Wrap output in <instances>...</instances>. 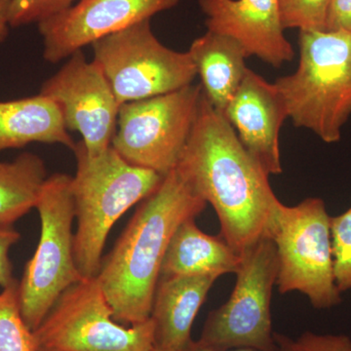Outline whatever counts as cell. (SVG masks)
<instances>
[{
  "label": "cell",
  "mask_w": 351,
  "mask_h": 351,
  "mask_svg": "<svg viewBox=\"0 0 351 351\" xmlns=\"http://www.w3.org/2000/svg\"><path fill=\"white\" fill-rule=\"evenodd\" d=\"M0 351H38L34 331L21 313L19 281L0 292Z\"/></svg>",
  "instance_id": "cell-20"
},
{
  "label": "cell",
  "mask_w": 351,
  "mask_h": 351,
  "mask_svg": "<svg viewBox=\"0 0 351 351\" xmlns=\"http://www.w3.org/2000/svg\"><path fill=\"white\" fill-rule=\"evenodd\" d=\"M39 93L59 106L66 128L82 135L90 156L112 147L121 105L100 66L88 61L82 50L71 55Z\"/></svg>",
  "instance_id": "cell-11"
},
{
  "label": "cell",
  "mask_w": 351,
  "mask_h": 351,
  "mask_svg": "<svg viewBox=\"0 0 351 351\" xmlns=\"http://www.w3.org/2000/svg\"><path fill=\"white\" fill-rule=\"evenodd\" d=\"M32 143L62 145L73 152L76 145L59 106L49 97L39 93L0 101V152Z\"/></svg>",
  "instance_id": "cell-16"
},
{
  "label": "cell",
  "mask_w": 351,
  "mask_h": 351,
  "mask_svg": "<svg viewBox=\"0 0 351 351\" xmlns=\"http://www.w3.org/2000/svg\"><path fill=\"white\" fill-rule=\"evenodd\" d=\"M78 0H12L9 14L10 27L38 24L63 12Z\"/></svg>",
  "instance_id": "cell-23"
},
{
  "label": "cell",
  "mask_w": 351,
  "mask_h": 351,
  "mask_svg": "<svg viewBox=\"0 0 351 351\" xmlns=\"http://www.w3.org/2000/svg\"><path fill=\"white\" fill-rule=\"evenodd\" d=\"M44 351H152L154 326L151 318L123 326L113 318L98 278H83L60 295L34 331Z\"/></svg>",
  "instance_id": "cell-7"
},
{
  "label": "cell",
  "mask_w": 351,
  "mask_h": 351,
  "mask_svg": "<svg viewBox=\"0 0 351 351\" xmlns=\"http://www.w3.org/2000/svg\"><path fill=\"white\" fill-rule=\"evenodd\" d=\"M176 170L213 206L221 235L237 253L265 237L279 200L269 176L204 93Z\"/></svg>",
  "instance_id": "cell-1"
},
{
  "label": "cell",
  "mask_w": 351,
  "mask_h": 351,
  "mask_svg": "<svg viewBox=\"0 0 351 351\" xmlns=\"http://www.w3.org/2000/svg\"><path fill=\"white\" fill-rule=\"evenodd\" d=\"M38 351H44V350H38Z\"/></svg>",
  "instance_id": "cell-30"
},
{
  "label": "cell",
  "mask_w": 351,
  "mask_h": 351,
  "mask_svg": "<svg viewBox=\"0 0 351 351\" xmlns=\"http://www.w3.org/2000/svg\"><path fill=\"white\" fill-rule=\"evenodd\" d=\"M326 29L351 32V0H331Z\"/></svg>",
  "instance_id": "cell-26"
},
{
  "label": "cell",
  "mask_w": 351,
  "mask_h": 351,
  "mask_svg": "<svg viewBox=\"0 0 351 351\" xmlns=\"http://www.w3.org/2000/svg\"><path fill=\"white\" fill-rule=\"evenodd\" d=\"M214 276H160L152 302L154 346L184 351L196 315L214 285Z\"/></svg>",
  "instance_id": "cell-15"
},
{
  "label": "cell",
  "mask_w": 351,
  "mask_h": 351,
  "mask_svg": "<svg viewBox=\"0 0 351 351\" xmlns=\"http://www.w3.org/2000/svg\"><path fill=\"white\" fill-rule=\"evenodd\" d=\"M206 205L176 168L141 202L97 276L120 324L131 326L151 318L171 239L182 223L199 216Z\"/></svg>",
  "instance_id": "cell-2"
},
{
  "label": "cell",
  "mask_w": 351,
  "mask_h": 351,
  "mask_svg": "<svg viewBox=\"0 0 351 351\" xmlns=\"http://www.w3.org/2000/svg\"><path fill=\"white\" fill-rule=\"evenodd\" d=\"M203 90L191 84L123 104L112 147L129 163L166 176L175 169L195 125Z\"/></svg>",
  "instance_id": "cell-9"
},
{
  "label": "cell",
  "mask_w": 351,
  "mask_h": 351,
  "mask_svg": "<svg viewBox=\"0 0 351 351\" xmlns=\"http://www.w3.org/2000/svg\"><path fill=\"white\" fill-rule=\"evenodd\" d=\"M189 53L200 76L203 93L223 114L248 71L246 51L234 39L207 31L193 40Z\"/></svg>",
  "instance_id": "cell-18"
},
{
  "label": "cell",
  "mask_w": 351,
  "mask_h": 351,
  "mask_svg": "<svg viewBox=\"0 0 351 351\" xmlns=\"http://www.w3.org/2000/svg\"><path fill=\"white\" fill-rule=\"evenodd\" d=\"M223 117L267 175L283 172L279 134L288 113L274 83L248 69Z\"/></svg>",
  "instance_id": "cell-13"
},
{
  "label": "cell",
  "mask_w": 351,
  "mask_h": 351,
  "mask_svg": "<svg viewBox=\"0 0 351 351\" xmlns=\"http://www.w3.org/2000/svg\"><path fill=\"white\" fill-rule=\"evenodd\" d=\"M230 299L211 311L198 341L217 350L250 348L278 351L272 331V290L278 274V257L267 237L246 249Z\"/></svg>",
  "instance_id": "cell-10"
},
{
  "label": "cell",
  "mask_w": 351,
  "mask_h": 351,
  "mask_svg": "<svg viewBox=\"0 0 351 351\" xmlns=\"http://www.w3.org/2000/svg\"><path fill=\"white\" fill-rule=\"evenodd\" d=\"M207 31L234 39L248 57L280 68L294 59L286 38L278 0H198Z\"/></svg>",
  "instance_id": "cell-14"
},
{
  "label": "cell",
  "mask_w": 351,
  "mask_h": 351,
  "mask_svg": "<svg viewBox=\"0 0 351 351\" xmlns=\"http://www.w3.org/2000/svg\"><path fill=\"white\" fill-rule=\"evenodd\" d=\"M330 218L321 198H306L295 206L279 201L265 233L276 247L279 293L297 291L317 309L341 302L335 281Z\"/></svg>",
  "instance_id": "cell-5"
},
{
  "label": "cell",
  "mask_w": 351,
  "mask_h": 351,
  "mask_svg": "<svg viewBox=\"0 0 351 351\" xmlns=\"http://www.w3.org/2000/svg\"><path fill=\"white\" fill-rule=\"evenodd\" d=\"M335 281L339 292L351 289V207L330 218Z\"/></svg>",
  "instance_id": "cell-22"
},
{
  "label": "cell",
  "mask_w": 351,
  "mask_h": 351,
  "mask_svg": "<svg viewBox=\"0 0 351 351\" xmlns=\"http://www.w3.org/2000/svg\"><path fill=\"white\" fill-rule=\"evenodd\" d=\"M73 152L75 263L83 278H92L100 271L101 254L112 226L132 206L151 195L165 176L129 163L112 147L90 156L80 141Z\"/></svg>",
  "instance_id": "cell-3"
},
{
  "label": "cell",
  "mask_w": 351,
  "mask_h": 351,
  "mask_svg": "<svg viewBox=\"0 0 351 351\" xmlns=\"http://www.w3.org/2000/svg\"><path fill=\"white\" fill-rule=\"evenodd\" d=\"M181 0H78L63 12L38 23L43 58L51 64L69 59L99 39L122 31Z\"/></svg>",
  "instance_id": "cell-12"
},
{
  "label": "cell",
  "mask_w": 351,
  "mask_h": 351,
  "mask_svg": "<svg viewBox=\"0 0 351 351\" xmlns=\"http://www.w3.org/2000/svg\"><path fill=\"white\" fill-rule=\"evenodd\" d=\"M152 351H176V350H163V348H156V346H154V348H152Z\"/></svg>",
  "instance_id": "cell-29"
},
{
  "label": "cell",
  "mask_w": 351,
  "mask_h": 351,
  "mask_svg": "<svg viewBox=\"0 0 351 351\" xmlns=\"http://www.w3.org/2000/svg\"><path fill=\"white\" fill-rule=\"evenodd\" d=\"M120 105L170 93L193 84L197 73L188 52L164 45L145 20L92 44Z\"/></svg>",
  "instance_id": "cell-8"
},
{
  "label": "cell",
  "mask_w": 351,
  "mask_h": 351,
  "mask_svg": "<svg viewBox=\"0 0 351 351\" xmlns=\"http://www.w3.org/2000/svg\"><path fill=\"white\" fill-rule=\"evenodd\" d=\"M12 0H0V43H3L9 34V14Z\"/></svg>",
  "instance_id": "cell-27"
},
{
  "label": "cell",
  "mask_w": 351,
  "mask_h": 351,
  "mask_svg": "<svg viewBox=\"0 0 351 351\" xmlns=\"http://www.w3.org/2000/svg\"><path fill=\"white\" fill-rule=\"evenodd\" d=\"M299 47L297 71L274 85L295 126L339 142L351 117V32L300 31Z\"/></svg>",
  "instance_id": "cell-4"
},
{
  "label": "cell",
  "mask_w": 351,
  "mask_h": 351,
  "mask_svg": "<svg viewBox=\"0 0 351 351\" xmlns=\"http://www.w3.org/2000/svg\"><path fill=\"white\" fill-rule=\"evenodd\" d=\"M196 218L186 219L171 239L160 276H214L237 274L241 256L221 235L207 234Z\"/></svg>",
  "instance_id": "cell-17"
},
{
  "label": "cell",
  "mask_w": 351,
  "mask_h": 351,
  "mask_svg": "<svg viewBox=\"0 0 351 351\" xmlns=\"http://www.w3.org/2000/svg\"><path fill=\"white\" fill-rule=\"evenodd\" d=\"M184 351H258L250 348H228V350H217V348H209L200 343L198 341H193L191 339V343H189L188 346L184 348Z\"/></svg>",
  "instance_id": "cell-28"
},
{
  "label": "cell",
  "mask_w": 351,
  "mask_h": 351,
  "mask_svg": "<svg viewBox=\"0 0 351 351\" xmlns=\"http://www.w3.org/2000/svg\"><path fill=\"white\" fill-rule=\"evenodd\" d=\"M20 239V232L13 226L0 228V287L2 289L17 282L13 276L12 263L9 257V253Z\"/></svg>",
  "instance_id": "cell-25"
},
{
  "label": "cell",
  "mask_w": 351,
  "mask_h": 351,
  "mask_svg": "<svg viewBox=\"0 0 351 351\" xmlns=\"http://www.w3.org/2000/svg\"><path fill=\"white\" fill-rule=\"evenodd\" d=\"M36 209L40 217V239L19 282L21 313L32 331L60 295L83 279L75 258V212L71 176L56 173L48 177Z\"/></svg>",
  "instance_id": "cell-6"
},
{
  "label": "cell",
  "mask_w": 351,
  "mask_h": 351,
  "mask_svg": "<svg viewBox=\"0 0 351 351\" xmlns=\"http://www.w3.org/2000/svg\"><path fill=\"white\" fill-rule=\"evenodd\" d=\"M47 170L38 154L0 161V228H10L36 207Z\"/></svg>",
  "instance_id": "cell-19"
},
{
  "label": "cell",
  "mask_w": 351,
  "mask_h": 351,
  "mask_svg": "<svg viewBox=\"0 0 351 351\" xmlns=\"http://www.w3.org/2000/svg\"><path fill=\"white\" fill-rule=\"evenodd\" d=\"M278 351H351V339L346 335H320L306 332L297 339L274 332Z\"/></svg>",
  "instance_id": "cell-24"
},
{
  "label": "cell",
  "mask_w": 351,
  "mask_h": 351,
  "mask_svg": "<svg viewBox=\"0 0 351 351\" xmlns=\"http://www.w3.org/2000/svg\"><path fill=\"white\" fill-rule=\"evenodd\" d=\"M331 0H278L284 29H326Z\"/></svg>",
  "instance_id": "cell-21"
}]
</instances>
